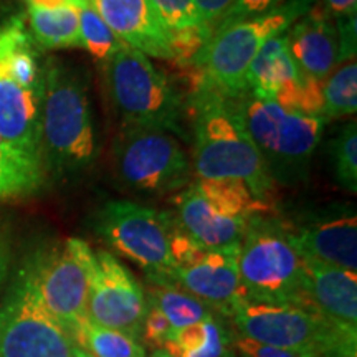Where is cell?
Wrapping results in <instances>:
<instances>
[{
    "label": "cell",
    "instance_id": "obj_1",
    "mask_svg": "<svg viewBox=\"0 0 357 357\" xmlns=\"http://www.w3.org/2000/svg\"><path fill=\"white\" fill-rule=\"evenodd\" d=\"M192 158L197 178L242 181L258 199L271 204L275 182L250 139L234 98L225 96L200 77L192 98Z\"/></svg>",
    "mask_w": 357,
    "mask_h": 357
},
{
    "label": "cell",
    "instance_id": "obj_2",
    "mask_svg": "<svg viewBox=\"0 0 357 357\" xmlns=\"http://www.w3.org/2000/svg\"><path fill=\"white\" fill-rule=\"evenodd\" d=\"M229 318L238 336L260 344L307 357H357V329L334 324L310 307L242 298Z\"/></svg>",
    "mask_w": 357,
    "mask_h": 357
},
{
    "label": "cell",
    "instance_id": "obj_3",
    "mask_svg": "<svg viewBox=\"0 0 357 357\" xmlns=\"http://www.w3.org/2000/svg\"><path fill=\"white\" fill-rule=\"evenodd\" d=\"M43 73L42 154L58 171H83L96 154L86 83L58 60L45 61Z\"/></svg>",
    "mask_w": 357,
    "mask_h": 357
},
{
    "label": "cell",
    "instance_id": "obj_4",
    "mask_svg": "<svg viewBox=\"0 0 357 357\" xmlns=\"http://www.w3.org/2000/svg\"><path fill=\"white\" fill-rule=\"evenodd\" d=\"M250 139L273 182H298L318 147L326 121L250 93L235 98Z\"/></svg>",
    "mask_w": 357,
    "mask_h": 357
},
{
    "label": "cell",
    "instance_id": "obj_5",
    "mask_svg": "<svg viewBox=\"0 0 357 357\" xmlns=\"http://www.w3.org/2000/svg\"><path fill=\"white\" fill-rule=\"evenodd\" d=\"M268 215L250 218L238 247L245 298L305 306V260L289 242L288 223Z\"/></svg>",
    "mask_w": 357,
    "mask_h": 357
},
{
    "label": "cell",
    "instance_id": "obj_6",
    "mask_svg": "<svg viewBox=\"0 0 357 357\" xmlns=\"http://www.w3.org/2000/svg\"><path fill=\"white\" fill-rule=\"evenodd\" d=\"M316 0H287L280 7L235 22L215 30L200 50L195 68L208 84L229 98L247 93V70L268 40L284 33L298 19L310 10Z\"/></svg>",
    "mask_w": 357,
    "mask_h": 357
},
{
    "label": "cell",
    "instance_id": "obj_7",
    "mask_svg": "<svg viewBox=\"0 0 357 357\" xmlns=\"http://www.w3.org/2000/svg\"><path fill=\"white\" fill-rule=\"evenodd\" d=\"M111 101L124 126L184 136V101L149 56L126 43L106 61Z\"/></svg>",
    "mask_w": 357,
    "mask_h": 357
},
{
    "label": "cell",
    "instance_id": "obj_8",
    "mask_svg": "<svg viewBox=\"0 0 357 357\" xmlns=\"http://www.w3.org/2000/svg\"><path fill=\"white\" fill-rule=\"evenodd\" d=\"M176 215L131 202L113 200L96 218V234L118 255L146 271L149 280L167 278L172 270L171 235Z\"/></svg>",
    "mask_w": 357,
    "mask_h": 357
},
{
    "label": "cell",
    "instance_id": "obj_9",
    "mask_svg": "<svg viewBox=\"0 0 357 357\" xmlns=\"http://www.w3.org/2000/svg\"><path fill=\"white\" fill-rule=\"evenodd\" d=\"M93 253L83 240L66 238L40 252L22 270L38 301L66 333L86 319Z\"/></svg>",
    "mask_w": 357,
    "mask_h": 357
},
{
    "label": "cell",
    "instance_id": "obj_10",
    "mask_svg": "<svg viewBox=\"0 0 357 357\" xmlns=\"http://www.w3.org/2000/svg\"><path fill=\"white\" fill-rule=\"evenodd\" d=\"M114 166L124 184L144 192H172L189 184L190 160L174 134L123 126L114 142Z\"/></svg>",
    "mask_w": 357,
    "mask_h": 357
},
{
    "label": "cell",
    "instance_id": "obj_11",
    "mask_svg": "<svg viewBox=\"0 0 357 357\" xmlns=\"http://www.w3.org/2000/svg\"><path fill=\"white\" fill-rule=\"evenodd\" d=\"M73 347L20 271L0 307V357H75Z\"/></svg>",
    "mask_w": 357,
    "mask_h": 357
},
{
    "label": "cell",
    "instance_id": "obj_12",
    "mask_svg": "<svg viewBox=\"0 0 357 357\" xmlns=\"http://www.w3.org/2000/svg\"><path fill=\"white\" fill-rule=\"evenodd\" d=\"M147 312L146 289L131 271L106 250L93 253L86 318L139 341Z\"/></svg>",
    "mask_w": 357,
    "mask_h": 357
},
{
    "label": "cell",
    "instance_id": "obj_13",
    "mask_svg": "<svg viewBox=\"0 0 357 357\" xmlns=\"http://www.w3.org/2000/svg\"><path fill=\"white\" fill-rule=\"evenodd\" d=\"M164 280L194 294L223 318H229L235 303L245 298L238 273V247L208 250L195 245L184 260L172 266Z\"/></svg>",
    "mask_w": 357,
    "mask_h": 357
},
{
    "label": "cell",
    "instance_id": "obj_14",
    "mask_svg": "<svg viewBox=\"0 0 357 357\" xmlns=\"http://www.w3.org/2000/svg\"><path fill=\"white\" fill-rule=\"evenodd\" d=\"M289 242L301 258L357 271V218L354 212L326 213L303 225H289Z\"/></svg>",
    "mask_w": 357,
    "mask_h": 357
},
{
    "label": "cell",
    "instance_id": "obj_15",
    "mask_svg": "<svg viewBox=\"0 0 357 357\" xmlns=\"http://www.w3.org/2000/svg\"><path fill=\"white\" fill-rule=\"evenodd\" d=\"M113 33L134 50L174 60L172 37L151 0H88Z\"/></svg>",
    "mask_w": 357,
    "mask_h": 357
},
{
    "label": "cell",
    "instance_id": "obj_16",
    "mask_svg": "<svg viewBox=\"0 0 357 357\" xmlns=\"http://www.w3.org/2000/svg\"><path fill=\"white\" fill-rule=\"evenodd\" d=\"M287 37L294 63L307 78L324 82L342 61L336 20L318 2L289 26Z\"/></svg>",
    "mask_w": 357,
    "mask_h": 357
},
{
    "label": "cell",
    "instance_id": "obj_17",
    "mask_svg": "<svg viewBox=\"0 0 357 357\" xmlns=\"http://www.w3.org/2000/svg\"><path fill=\"white\" fill-rule=\"evenodd\" d=\"M42 101L43 89L26 88L0 70V137L43 159Z\"/></svg>",
    "mask_w": 357,
    "mask_h": 357
},
{
    "label": "cell",
    "instance_id": "obj_18",
    "mask_svg": "<svg viewBox=\"0 0 357 357\" xmlns=\"http://www.w3.org/2000/svg\"><path fill=\"white\" fill-rule=\"evenodd\" d=\"M305 307L342 328L357 329V273L305 260Z\"/></svg>",
    "mask_w": 357,
    "mask_h": 357
},
{
    "label": "cell",
    "instance_id": "obj_19",
    "mask_svg": "<svg viewBox=\"0 0 357 357\" xmlns=\"http://www.w3.org/2000/svg\"><path fill=\"white\" fill-rule=\"evenodd\" d=\"M177 223L192 240L208 250L240 247L248 222L218 213L194 184H189L174 199Z\"/></svg>",
    "mask_w": 357,
    "mask_h": 357
},
{
    "label": "cell",
    "instance_id": "obj_20",
    "mask_svg": "<svg viewBox=\"0 0 357 357\" xmlns=\"http://www.w3.org/2000/svg\"><path fill=\"white\" fill-rule=\"evenodd\" d=\"M159 351L167 357H236L234 334L217 314L177 331Z\"/></svg>",
    "mask_w": 357,
    "mask_h": 357
},
{
    "label": "cell",
    "instance_id": "obj_21",
    "mask_svg": "<svg viewBox=\"0 0 357 357\" xmlns=\"http://www.w3.org/2000/svg\"><path fill=\"white\" fill-rule=\"evenodd\" d=\"M200 195L222 215L248 222L257 215L271 213V204L258 199L253 190L242 181L229 178H197L192 182Z\"/></svg>",
    "mask_w": 357,
    "mask_h": 357
},
{
    "label": "cell",
    "instance_id": "obj_22",
    "mask_svg": "<svg viewBox=\"0 0 357 357\" xmlns=\"http://www.w3.org/2000/svg\"><path fill=\"white\" fill-rule=\"evenodd\" d=\"M43 181V159L0 137V200L32 195Z\"/></svg>",
    "mask_w": 357,
    "mask_h": 357
},
{
    "label": "cell",
    "instance_id": "obj_23",
    "mask_svg": "<svg viewBox=\"0 0 357 357\" xmlns=\"http://www.w3.org/2000/svg\"><path fill=\"white\" fill-rule=\"evenodd\" d=\"M78 0L70 6L42 8L29 6V24L32 38L42 48H82L79 40Z\"/></svg>",
    "mask_w": 357,
    "mask_h": 357
},
{
    "label": "cell",
    "instance_id": "obj_24",
    "mask_svg": "<svg viewBox=\"0 0 357 357\" xmlns=\"http://www.w3.org/2000/svg\"><path fill=\"white\" fill-rule=\"evenodd\" d=\"M146 298L149 305L155 306L166 316L176 333L217 314L194 294L167 280H149Z\"/></svg>",
    "mask_w": 357,
    "mask_h": 357
},
{
    "label": "cell",
    "instance_id": "obj_25",
    "mask_svg": "<svg viewBox=\"0 0 357 357\" xmlns=\"http://www.w3.org/2000/svg\"><path fill=\"white\" fill-rule=\"evenodd\" d=\"M73 346L95 357H147L146 346L136 337L83 319L68 333Z\"/></svg>",
    "mask_w": 357,
    "mask_h": 357
},
{
    "label": "cell",
    "instance_id": "obj_26",
    "mask_svg": "<svg viewBox=\"0 0 357 357\" xmlns=\"http://www.w3.org/2000/svg\"><path fill=\"white\" fill-rule=\"evenodd\" d=\"M357 109V61L356 58L341 61L323 82L324 121L356 114Z\"/></svg>",
    "mask_w": 357,
    "mask_h": 357
},
{
    "label": "cell",
    "instance_id": "obj_27",
    "mask_svg": "<svg viewBox=\"0 0 357 357\" xmlns=\"http://www.w3.org/2000/svg\"><path fill=\"white\" fill-rule=\"evenodd\" d=\"M79 19V40L82 48L91 53L96 60L108 61L121 48L123 42L113 33V30L105 24L88 0H78Z\"/></svg>",
    "mask_w": 357,
    "mask_h": 357
},
{
    "label": "cell",
    "instance_id": "obj_28",
    "mask_svg": "<svg viewBox=\"0 0 357 357\" xmlns=\"http://www.w3.org/2000/svg\"><path fill=\"white\" fill-rule=\"evenodd\" d=\"M329 158L334 177L339 185L351 190L352 194L357 192V129L356 123L342 129L334 137L329 146Z\"/></svg>",
    "mask_w": 357,
    "mask_h": 357
},
{
    "label": "cell",
    "instance_id": "obj_29",
    "mask_svg": "<svg viewBox=\"0 0 357 357\" xmlns=\"http://www.w3.org/2000/svg\"><path fill=\"white\" fill-rule=\"evenodd\" d=\"M151 2H153L154 8L158 10L159 17L162 19L171 35L194 29L208 30L202 24L194 0H151Z\"/></svg>",
    "mask_w": 357,
    "mask_h": 357
},
{
    "label": "cell",
    "instance_id": "obj_30",
    "mask_svg": "<svg viewBox=\"0 0 357 357\" xmlns=\"http://www.w3.org/2000/svg\"><path fill=\"white\" fill-rule=\"evenodd\" d=\"M174 334H176V331L172 329V326L166 316L158 307L147 303V312L144 316V321H142L139 341L144 342L146 346L153 347L154 351H158L162 349L164 344H167L171 341Z\"/></svg>",
    "mask_w": 357,
    "mask_h": 357
},
{
    "label": "cell",
    "instance_id": "obj_31",
    "mask_svg": "<svg viewBox=\"0 0 357 357\" xmlns=\"http://www.w3.org/2000/svg\"><path fill=\"white\" fill-rule=\"evenodd\" d=\"M284 2H287V0H234L231 6L229 7V10L223 13L222 19L217 22L213 32H215V30L225 29V26L235 24V22L263 15V13L273 10V8L280 7L281 3Z\"/></svg>",
    "mask_w": 357,
    "mask_h": 357
},
{
    "label": "cell",
    "instance_id": "obj_32",
    "mask_svg": "<svg viewBox=\"0 0 357 357\" xmlns=\"http://www.w3.org/2000/svg\"><path fill=\"white\" fill-rule=\"evenodd\" d=\"M234 347L236 357H307L305 354H301V352L260 344V342L238 336V334L234 336Z\"/></svg>",
    "mask_w": 357,
    "mask_h": 357
},
{
    "label": "cell",
    "instance_id": "obj_33",
    "mask_svg": "<svg viewBox=\"0 0 357 357\" xmlns=\"http://www.w3.org/2000/svg\"><path fill=\"white\" fill-rule=\"evenodd\" d=\"M197 6L199 15L202 19V24L211 30V33L215 29L217 22L222 19L223 13L229 10L234 0H194Z\"/></svg>",
    "mask_w": 357,
    "mask_h": 357
},
{
    "label": "cell",
    "instance_id": "obj_34",
    "mask_svg": "<svg viewBox=\"0 0 357 357\" xmlns=\"http://www.w3.org/2000/svg\"><path fill=\"white\" fill-rule=\"evenodd\" d=\"M334 20L356 15L357 0H316Z\"/></svg>",
    "mask_w": 357,
    "mask_h": 357
},
{
    "label": "cell",
    "instance_id": "obj_35",
    "mask_svg": "<svg viewBox=\"0 0 357 357\" xmlns=\"http://www.w3.org/2000/svg\"><path fill=\"white\" fill-rule=\"evenodd\" d=\"M77 0H29V6L33 7H42V8H56L70 6V3H75Z\"/></svg>",
    "mask_w": 357,
    "mask_h": 357
},
{
    "label": "cell",
    "instance_id": "obj_36",
    "mask_svg": "<svg viewBox=\"0 0 357 357\" xmlns=\"http://www.w3.org/2000/svg\"><path fill=\"white\" fill-rule=\"evenodd\" d=\"M7 265H8V257H7V247L3 243L2 235H0V288H2L3 278L7 273Z\"/></svg>",
    "mask_w": 357,
    "mask_h": 357
},
{
    "label": "cell",
    "instance_id": "obj_37",
    "mask_svg": "<svg viewBox=\"0 0 357 357\" xmlns=\"http://www.w3.org/2000/svg\"><path fill=\"white\" fill-rule=\"evenodd\" d=\"M73 354H75V357H95V356L88 354V352H84V351H82V349H78L77 346L73 347Z\"/></svg>",
    "mask_w": 357,
    "mask_h": 357
},
{
    "label": "cell",
    "instance_id": "obj_38",
    "mask_svg": "<svg viewBox=\"0 0 357 357\" xmlns=\"http://www.w3.org/2000/svg\"><path fill=\"white\" fill-rule=\"evenodd\" d=\"M151 357H167V356L164 354L162 351H159V349H158V351H154V352H153V356H151Z\"/></svg>",
    "mask_w": 357,
    "mask_h": 357
}]
</instances>
